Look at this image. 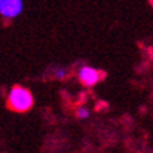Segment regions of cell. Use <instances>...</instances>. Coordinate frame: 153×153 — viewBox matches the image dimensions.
Returning a JSON list of instances; mask_svg holds the SVG:
<instances>
[{"label": "cell", "mask_w": 153, "mask_h": 153, "mask_svg": "<svg viewBox=\"0 0 153 153\" xmlns=\"http://www.w3.org/2000/svg\"><path fill=\"white\" fill-rule=\"evenodd\" d=\"M68 74H69L68 69H66V68H62V66H56L55 70H53V76H55V79H58V80H65L66 77H68Z\"/></svg>", "instance_id": "obj_5"}, {"label": "cell", "mask_w": 153, "mask_h": 153, "mask_svg": "<svg viewBox=\"0 0 153 153\" xmlns=\"http://www.w3.org/2000/svg\"><path fill=\"white\" fill-rule=\"evenodd\" d=\"M24 11V0H0V17L13 21Z\"/></svg>", "instance_id": "obj_2"}, {"label": "cell", "mask_w": 153, "mask_h": 153, "mask_svg": "<svg viewBox=\"0 0 153 153\" xmlns=\"http://www.w3.org/2000/svg\"><path fill=\"white\" fill-rule=\"evenodd\" d=\"M34 94L30 88L21 84H16L7 91L6 96V105L9 110L19 114L28 112L34 107Z\"/></svg>", "instance_id": "obj_1"}, {"label": "cell", "mask_w": 153, "mask_h": 153, "mask_svg": "<svg viewBox=\"0 0 153 153\" xmlns=\"http://www.w3.org/2000/svg\"><path fill=\"white\" fill-rule=\"evenodd\" d=\"M74 115L77 120H87V118H90V110L86 107H77L74 111Z\"/></svg>", "instance_id": "obj_4"}, {"label": "cell", "mask_w": 153, "mask_h": 153, "mask_svg": "<svg viewBox=\"0 0 153 153\" xmlns=\"http://www.w3.org/2000/svg\"><path fill=\"white\" fill-rule=\"evenodd\" d=\"M77 79H79L80 84L84 87H94L102 79V70H98L93 66L84 65L77 70Z\"/></svg>", "instance_id": "obj_3"}]
</instances>
